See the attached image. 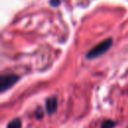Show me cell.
Returning a JSON list of instances; mask_svg holds the SVG:
<instances>
[{"label": "cell", "instance_id": "4", "mask_svg": "<svg viewBox=\"0 0 128 128\" xmlns=\"http://www.w3.org/2000/svg\"><path fill=\"white\" fill-rule=\"evenodd\" d=\"M22 127V122L20 118H15L11 122L8 123L7 128H21Z\"/></svg>", "mask_w": 128, "mask_h": 128}, {"label": "cell", "instance_id": "6", "mask_svg": "<svg viewBox=\"0 0 128 128\" xmlns=\"http://www.w3.org/2000/svg\"><path fill=\"white\" fill-rule=\"evenodd\" d=\"M35 116L37 119H42L43 118V110L41 107H38L35 111Z\"/></svg>", "mask_w": 128, "mask_h": 128}, {"label": "cell", "instance_id": "5", "mask_svg": "<svg viewBox=\"0 0 128 128\" xmlns=\"http://www.w3.org/2000/svg\"><path fill=\"white\" fill-rule=\"evenodd\" d=\"M115 125H116V123L113 120L107 119V120H105V121L102 122L101 128H113V127H115Z\"/></svg>", "mask_w": 128, "mask_h": 128}, {"label": "cell", "instance_id": "2", "mask_svg": "<svg viewBox=\"0 0 128 128\" xmlns=\"http://www.w3.org/2000/svg\"><path fill=\"white\" fill-rule=\"evenodd\" d=\"M19 76L16 74H6L0 76V91L4 92L8 89H10L15 83L18 82Z\"/></svg>", "mask_w": 128, "mask_h": 128}, {"label": "cell", "instance_id": "7", "mask_svg": "<svg viewBox=\"0 0 128 128\" xmlns=\"http://www.w3.org/2000/svg\"><path fill=\"white\" fill-rule=\"evenodd\" d=\"M50 3L52 6H57L60 3V0H50Z\"/></svg>", "mask_w": 128, "mask_h": 128}, {"label": "cell", "instance_id": "3", "mask_svg": "<svg viewBox=\"0 0 128 128\" xmlns=\"http://www.w3.org/2000/svg\"><path fill=\"white\" fill-rule=\"evenodd\" d=\"M46 112L48 114H54L58 108V99L56 96H52L49 97L48 99H46Z\"/></svg>", "mask_w": 128, "mask_h": 128}, {"label": "cell", "instance_id": "1", "mask_svg": "<svg viewBox=\"0 0 128 128\" xmlns=\"http://www.w3.org/2000/svg\"><path fill=\"white\" fill-rule=\"evenodd\" d=\"M112 43H113V40L111 38H108V39L100 42L99 44L94 46L86 54V58L87 59H94V58H97V57L103 55L104 53H106L110 49V47L112 46Z\"/></svg>", "mask_w": 128, "mask_h": 128}]
</instances>
